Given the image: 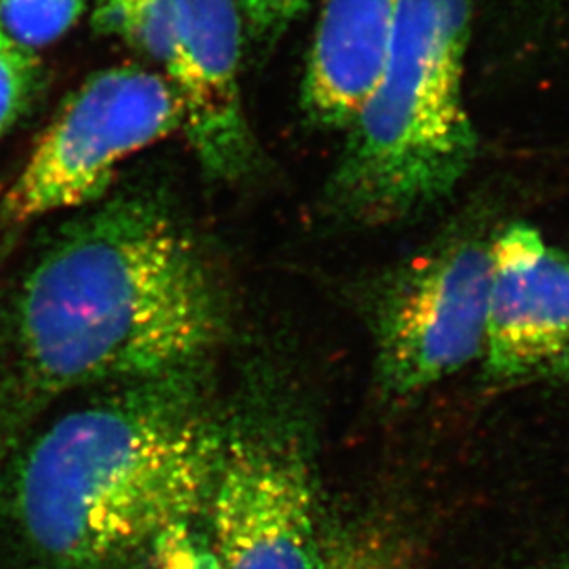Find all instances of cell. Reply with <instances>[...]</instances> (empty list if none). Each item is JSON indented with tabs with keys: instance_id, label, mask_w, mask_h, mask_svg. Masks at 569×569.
<instances>
[{
	"instance_id": "3957f363",
	"label": "cell",
	"mask_w": 569,
	"mask_h": 569,
	"mask_svg": "<svg viewBox=\"0 0 569 569\" xmlns=\"http://www.w3.org/2000/svg\"><path fill=\"white\" fill-rule=\"evenodd\" d=\"M471 0H398L383 77L348 127L333 178L339 208L381 224L442 202L470 170L466 110Z\"/></svg>"
},
{
	"instance_id": "7a4b0ae2",
	"label": "cell",
	"mask_w": 569,
	"mask_h": 569,
	"mask_svg": "<svg viewBox=\"0 0 569 569\" xmlns=\"http://www.w3.org/2000/svg\"><path fill=\"white\" fill-rule=\"evenodd\" d=\"M192 373L121 385L17 446L0 468L11 569H153L203 537L228 423Z\"/></svg>"
},
{
	"instance_id": "5bb4252c",
	"label": "cell",
	"mask_w": 569,
	"mask_h": 569,
	"mask_svg": "<svg viewBox=\"0 0 569 569\" xmlns=\"http://www.w3.org/2000/svg\"><path fill=\"white\" fill-rule=\"evenodd\" d=\"M326 569H400L372 537H329Z\"/></svg>"
},
{
	"instance_id": "ba28073f",
	"label": "cell",
	"mask_w": 569,
	"mask_h": 569,
	"mask_svg": "<svg viewBox=\"0 0 569 569\" xmlns=\"http://www.w3.org/2000/svg\"><path fill=\"white\" fill-rule=\"evenodd\" d=\"M241 27L236 0H178L174 43L164 61L181 130L214 178H237L253 161L239 86Z\"/></svg>"
},
{
	"instance_id": "52a82bcc",
	"label": "cell",
	"mask_w": 569,
	"mask_h": 569,
	"mask_svg": "<svg viewBox=\"0 0 569 569\" xmlns=\"http://www.w3.org/2000/svg\"><path fill=\"white\" fill-rule=\"evenodd\" d=\"M481 356L498 387L569 381V252L532 226L493 237Z\"/></svg>"
},
{
	"instance_id": "5b68a950",
	"label": "cell",
	"mask_w": 569,
	"mask_h": 569,
	"mask_svg": "<svg viewBox=\"0 0 569 569\" xmlns=\"http://www.w3.org/2000/svg\"><path fill=\"white\" fill-rule=\"evenodd\" d=\"M176 130L180 104L167 78L136 66L94 72L39 139L6 194V214L24 222L99 202L121 163Z\"/></svg>"
},
{
	"instance_id": "8992f818",
	"label": "cell",
	"mask_w": 569,
	"mask_h": 569,
	"mask_svg": "<svg viewBox=\"0 0 569 569\" xmlns=\"http://www.w3.org/2000/svg\"><path fill=\"white\" fill-rule=\"evenodd\" d=\"M492 241L476 226L449 231L385 289L376 348L387 395H420L481 356Z\"/></svg>"
},
{
	"instance_id": "4fadbf2b",
	"label": "cell",
	"mask_w": 569,
	"mask_h": 569,
	"mask_svg": "<svg viewBox=\"0 0 569 569\" xmlns=\"http://www.w3.org/2000/svg\"><path fill=\"white\" fill-rule=\"evenodd\" d=\"M309 0H244L248 36L259 44H272L303 13Z\"/></svg>"
},
{
	"instance_id": "8fae6325",
	"label": "cell",
	"mask_w": 569,
	"mask_h": 569,
	"mask_svg": "<svg viewBox=\"0 0 569 569\" xmlns=\"http://www.w3.org/2000/svg\"><path fill=\"white\" fill-rule=\"evenodd\" d=\"M86 6L88 0H0V32L33 52L69 32Z\"/></svg>"
},
{
	"instance_id": "7c38bea8",
	"label": "cell",
	"mask_w": 569,
	"mask_h": 569,
	"mask_svg": "<svg viewBox=\"0 0 569 569\" xmlns=\"http://www.w3.org/2000/svg\"><path fill=\"white\" fill-rule=\"evenodd\" d=\"M39 82V61L0 32V136L27 111Z\"/></svg>"
},
{
	"instance_id": "30bf717a",
	"label": "cell",
	"mask_w": 569,
	"mask_h": 569,
	"mask_svg": "<svg viewBox=\"0 0 569 569\" xmlns=\"http://www.w3.org/2000/svg\"><path fill=\"white\" fill-rule=\"evenodd\" d=\"M93 28L164 63L174 43L178 0H94Z\"/></svg>"
},
{
	"instance_id": "9c48e42d",
	"label": "cell",
	"mask_w": 569,
	"mask_h": 569,
	"mask_svg": "<svg viewBox=\"0 0 569 569\" xmlns=\"http://www.w3.org/2000/svg\"><path fill=\"white\" fill-rule=\"evenodd\" d=\"M398 0H326L307 61L301 106L309 121L348 130L383 77Z\"/></svg>"
},
{
	"instance_id": "6da1fadb",
	"label": "cell",
	"mask_w": 569,
	"mask_h": 569,
	"mask_svg": "<svg viewBox=\"0 0 569 569\" xmlns=\"http://www.w3.org/2000/svg\"><path fill=\"white\" fill-rule=\"evenodd\" d=\"M0 361V468L50 401L197 368L219 342V287L191 237L148 198H117L33 261Z\"/></svg>"
},
{
	"instance_id": "277c9868",
	"label": "cell",
	"mask_w": 569,
	"mask_h": 569,
	"mask_svg": "<svg viewBox=\"0 0 569 569\" xmlns=\"http://www.w3.org/2000/svg\"><path fill=\"white\" fill-rule=\"evenodd\" d=\"M209 569H326L317 465L295 423H228L203 516Z\"/></svg>"
}]
</instances>
